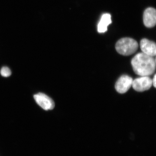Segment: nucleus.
<instances>
[{"mask_svg":"<svg viewBox=\"0 0 156 156\" xmlns=\"http://www.w3.org/2000/svg\"><path fill=\"white\" fill-rule=\"evenodd\" d=\"M131 63L134 72L140 76H149L155 71V58L143 53L135 55L132 58Z\"/></svg>","mask_w":156,"mask_h":156,"instance_id":"obj_1","label":"nucleus"},{"mask_svg":"<svg viewBox=\"0 0 156 156\" xmlns=\"http://www.w3.org/2000/svg\"><path fill=\"white\" fill-rule=\"evenodd\" d=\"M138 48L137 42L131 38L126 37L120 39L115 45L117 52L123 56H129L134 54Z\"/></svg>","mask_w":156,"mask_h":156,"instance_id":"obj_2","label":"nucleus"},{"mask_svg":"<svg viewBox=\"0 0 156 156\" xmlns=\"http://www.w3.org/2000/svg\"><path fill=\"white\" fill-rule=\"evenodd\" d=\"M152 80L149 76H141L133 80L132 87L137 92L147 91L152 86Z\"/></svg>","mask_w":156,"mask_h":156,"instance_id":"obj_3","label":"nucleus"},{"mask_svg":"<svg viewBox=\"0 0 156 156\" xmlns=\"http://www.w3.org/2000/svg\"><path fill=\"white\" fill-rule=\"evenodd\" d=\"M34 98L39 106L45 110H52L55 107V103L53 99L44 93L36 94L34 95Z\"/></svg>","mask_w":156,"mask_h":156,"instance_id":"obj_4","label":"nucleus"},{"mask_svg":"<svg viewBox=\"0 0 156 156\" xmlns=\"http://www.w3.org/2000/svg\"><path fill=\"white\" fill-rule=\"evenodd\" d=\"M133 79L128 75L121 76L117 80L115 88L117 92L121 94L126 93L132 87Z\"/></svg>","mask_w":156,"mask_h":156,"instance_id":"obj_5","label":"nucleus"},{"mask_svg":"<svg viewBox=\"0 0 156 156\" xmlns=\"http://www.w3.org/2000/svg\"><path fill=\"white\" fill-rule=\"evenodd\" d=\"M143 21L144 25L148 28H151L156 25V11L152 8H149L144 11L143 15Z\"/></svg>","mask_w":156,"mask_h":156,"instance_id":"obj_6","label":"nucleus"},{"mask_svg":"<svg viewBox=\"0 0 156 156\" xmlns=\"http://www.w3.org/2000/svg\"><path fill=\"white\" fill-rule=\"evenodd\" d=\"M140 48L143 53L152 57L156 56V45L155 42L148 39H143L140 41Z\"/></svg>","mask_w":156,"mask_h":156,"instance_id":"obj_7","label":"nucleus"},{"mask_svg":"<svg viewBox=\"0 0 156 156\" xmlns=\"http://www.w3.org/2000/svg\"><path fill=\"white\" fill-rule=\"evenodd\" d=\"M112 23L111 15L108 13L103 14L98 25V32L99 33L105 32L107 30L108 27Z\"/></svg>","mask_w":156,"mask_h":156,"instance_id":"obj_8","label":"nucleus"},{"mask_svg":"<svg viewBox=\"0 0 156 156\" xmlns=\"http://www.w3.org/2000/svg\"><path fill=\"white\" fill-rule=\"evenodd\" d=\"M1 74L2 76L4 77H9L11 75V71L9 68L3 67L1 70Z\"/></svg>","mask_w":156,"mask_h":156,"instance_id":"obj_9","label":"nucleus"},{"mask_svg":"<svg viewBox=\"0 0 156 156\" xmlns=\"http://www.w3.org/2000/svg\"><path fill=\"white\" fill-rule=\"evenodd\" d=\"M152 80V84L153 85L154 87L156 88V75H155L154 76V78Z\"/></svg>","mask_w":156,"mask_h":156,"instance_id":"obj_10","label":"nucleus"}]
</instances>
